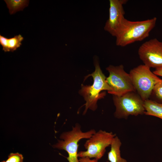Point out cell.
Wrapping results in <instances>:
<instances>
[{
  "label": "cell",
  "mask_w": 162,
  "mask_h": 162,
  "mask_svg": "<svg viewBox=\"0 0 162 162\" xmlns=\"http://www.w3.org/2000/svg\"><path fill=\"white\" fill-rule=\"evenodd\" d=\"M157 19L154 17L145 20L133 21L125 19L115 37L116 45L124 47L147 38L155 26Z\"/></svg>",
  "instance_id": "1"
},
{
  "label": "cell",
  "mask_w": 162,
  "mask_h": 162,
  "mask_svg": "<svg viewBox=\"0 0 162 162\" xmlns=\"http://www.w3.org/2000/svg\"><path fill=\"white\" fill-rule=\"evenodd\" d=\"M95 70L93 72L87 76L85 79L91 76L93 79L92 85H82L80 91V93L82 95L86 101L85 109L83 114H85L88 109L95 110L97 108L98 100L105 95L104 90H106L109 93L111 88L106 81V78L103 74L99 63L96 60L94 61Z\"/></svg>",
  "instance_id": "2"
},
{
  "label": "cell",
  "mask_w": 162,
  "mask_h": 162,
  "mask_svg": "<svg viewBox=\"0 0 162 162\" xmlns=\"http://www.w3.org/2000/svg\"><path fill=\"white\" fill-rule=\"evenodd\" d=\"M79 124H76L72 130L65 132L61 134V140L53 146L55 148L66 151L68 157L67 158L69 162H79L78 159V142L83 139L90 138L96 132L94 129H91L86 132H82Z\"/></svg>",
  "instance_id": "3"
},
{
  "label": "cell",
  "mask_w": 162,
  "mask_h": 162,
  "mask_svg": "<svg viewBox=\"0 0 162 162\" xmlns=\"http://www.w3.org/2000/svg\"><path fill=\"white\" fill-rule=\"evenodd\" d=\"M116 110L114 113L118 118L127 119L130 116L144 114V100L136 92H127L121 96L113 95Z\"/></svg>",
  "instance_id": "4"
},
{
  "label": "cell",
  "mask_w": 162,
  "mask_h": 162,
  "mask_svg": "<svg viewBox=\"0 0 162 162\" xmlns=\"http://www.w3.org/2000/svg\"><path fill=\"white\" fill-rule=\"evenodd\" d=\"M150 69L141 64L131 69L129 73L136 92L144 101L148 99L154 85L161 79Z\"/></svg>",
  "instance_id": "5"
},
{
  "label": "cell",
  "mask_w": 162,
  "mask_h": 162,
  "mask_svg": "<svg viewBox=\"0 0 162 162\" xmlns=\"http://www.w3.org/2000/svg\"><path fill=\"white\" fill-rule=\"evenodd\" d=\"M106 70L109 73L106 81L111 88L109 93L121 96L128 92H136L130 74L124 70L122 64L110 65Z\"/></svg>",
  "instance_id": "6"
},
{
  "label": "cell",
  "mask_w": 162,
  "mask_h": 162,
  "mask_svg": "<svg viewBox=\"0 0 162 162\" xmlns=\"http://www.w3.org/2000/svg\"><path fill=\"white\" fill-rule=\"evenodd\" d=\"M116 136V134L112 132L99 130L86 140L84 144L86 150L79 152L78 157L100 159L105 153L106 148L110 146Z\"/></svg>",
  "instance_id": "7"
},
{
  "label": "cell",
  "mask_w": 162,
  "mask_h": 162,
  "mask_svg": "<svg viewBox=\"0 0 162 162\" xmlns=\"http://www.w3.org/2000/svg\"><path fill=\"white\" fill-rule=\"evenodd\" d=\"M138 54L144 64L151 68H162V42L155 38L143 43Z\"/></svg>",
  "instance_id": "8"
},
{
  "label": "cell",
  "mask_w": 162,
  "mask_h": 162,
  "mask_svg": "<svg viewBox=\"0 0 162 162\" xmlns=\"http://www.w3.org/2000/svg\"><path fill=\"white\" fill-rule=\"evenodd\" d=\"M127 0H110L109 17L104 29L112 36L115 37L125 19L123 5Z\"/></svg>",
  "instance_id": "9"
},
{
  "label": "cell",
  "mask_w": 162,
  "mask_h": 162,
  "mask_svg": "<svg viewBox=\"0 0 162 162\" xmlns=\"http://www.w3.org/2000/svg\"><path fill=\"white\" fill-rule=\"evenodd\" d=\"M23 39V37L20 34L10 38L0 34V44L3 47L2 50L4 52H13L20 46Z\"/></svg>",
  "instance_id": "10"
},
{
  "label": "cell",
  "mask_w": 162,
  "mask_h": 162,
  "mask_svg": "<svg viewBox=\"0 0 162 162\" xmlns=\"http://www.w3.org/2000/svg\"><path fill=\"white\" fill-rule=\"evenodd\" d=\"M121 142L118 137L116 136L111 144V149L108 153V160L110 162H127L121 157L120 148Z\"/></svg>",
  "instance_id": "11"
},
{
  "label": "cell",
  "mask_w": 162,
  "mask_h": 162,
  "mask_svg": "<svg viewBox=\"0 0 162 162\" xmlns=\"http://www.w3.org/2000/svg\"><path fill=\"white\" fill-rule=\"evenodd\" d=\"M143 106L144 114L155 116L162 120V103L148 99L144 101Z\"/></svg>",
  "instance_id": "12"
},
{
  "label": "cell",
  "mask_w": 162,
  "mask_h": 162,
  "mask_svg": "<svg viewBox=\"0 0 162 162\" xmlns=\"http://www.w3.org/2000/svg\"><path fill=\"white\" fill-rule=\"evenodd\" d=\"M10 14H13L17 11H22L28 6L29 0H4Z\"/></svg>",
  "instance_id": "13"
},
{
  "label": "cell",
  "mask_w": 162,
  "mask_h": 162,
  "mask_svg": "<svg viewBox=\"0 0 162 162\" xmlns=\"http://www.w3.org/2000/svg\"><path fill=\"white\" fill-rule=\"evenodd\" d=\"M151 95L154 97V100L162 103V79L154 85L150 96Z\"/></svg>",
  "instance_id": "14"
},
{
  "label": "cell",
  "mask_w": 162,
  "mask_h": 162,
  "mask_svg": "<svg viewBox=\"0 0 162 162\" xmlns=\"http://www.w3.org/2000/svg\"><path fill=\"white\" fill-rule=\"evenodd\" d=\"M23 157L21 154L18 152L11 153L8 156L7 159L1 162H23Z\"/></svg>",
  "instance_id": "15"
},
{
  "label": "cell",
  "mask_w": 162,
  "mask_h": 162,
  "mask_svg": "<svg viewBox=\"0 0 162 162\" xmlns=\"http://www.w3.org/2000/svg\"><path fill=\"white\" fill-rule=\"evenodd\" d=\"M79 162H98V160L96 159L91 160L88 157L80 158L79 159ZM106 162H109L107 161Z\"/></svg>",
  "instance_id": "16"
},
{
  "label": "cell",
  "mask_w": 162,
  "mask_h": 162,
  "mask_svg": "<svg viewBox=\"0 0 162 162\" xmlns=\"http://www.w3.org/2000/svg\"><path fill=\"white\" fill-rule=\"evenodd\" d=\"M153 72L157 76H162V68L156 69Z\"/></svg>",
  "instance_id": "17"
}]
</instances>
